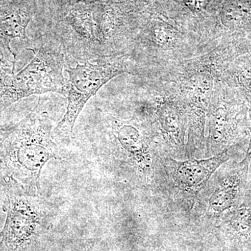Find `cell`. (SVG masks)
I'll list each match as a JSON object with an SVG mask.
<instances>
[{"instance_id": "cell-6", "label": "cell", "mask_w": 251, "mask_h": 251, "mask_svg": "<svg viewBox=\"0 0 251 251\" xmlns=\"http://www.w3.org/2000/svg\"><path fill=\"white\" fill-rule=\"evenodd\" d=\"M69 79L66 82L67 110L56 126L55 131L73 134L74 125L85 104L104 85L123 74L143 76V72L128 53L109 54L95 64L85 62L66 69Z\"/></svg>"}, {"instance_id": "cell-9", "label": "cell", "mask_w": 251, "mask_h": 251, "mask_svg": "<svg viewBox=\"0 0 251 251\" xmlns=\"http://www.w3.org/2000/svg\"><path fill=\"white\" fill-rule=\"evenodd\" d=\"M29 50L34 52V57L21 72L9 77L0 94V112L33 94H65L61 51L48 46Z\"/></svg>"}, {"instance_id": "cell-11", "label": "cell", "mask_w": 251, "mask_h": 251, "mask_svg": "<svg viewBox=\"0 0 251 251\" xmlns=\"http://www.w3.org/2000/svg\"><path fill=\"white\" fill-rule=\"evenodd\" d=\"M109 126L118 148L148 184L154 185V153L157 141L151 125L138 115L128 120L111 116Z\"/></svg>"}, {"instance_id": "cell-19", "label": "cell", "mask_w": 251, "mask_h": 251, "mask_svg": "<svg viewBox=\"0 0 251 251\" xmlns=\"http://www.w3.org/2000/svg\"><path fill=\"white\" fill-rule=\"evenodd\" d=\"M0 251H3L2 247H1V242H0Z\"/></svg>"}, {"instance_id": "cell-17", "label": "cell", "mask_w": 251, "mask_h": 251, "mask_svg": "<svg viewBox=\"0 0 251 251\" xmlns=\"http://www.w3.org/2000/svg\"><path fill=\"white\" fill-rule=\"evenodd\" d=\"M249 106V118L250 125H249V131H250V138H249V146H248L246 156L251 161V103H248Z\"/></svg>"}, {"instance_id": "cell-15", "label": "cell", "mask_w": 251, "mask_h": 251, "mask_svg": "<svg viewBox=\"0 0 251 251\" xmlns=\"http://www.w3.org/2000/svg\"><path fill=\"white\" fill-rule=\"evenodd\" d=\"M69 21L74 30L86 40L95 39L92 14L88 10H75L69 15Z\"/></svg>"}, {"instance_id": "cell-14", "label": "cell", "mask_w": 251, "mask_h": 251, "mask_svg": "<svg viewBox=\"0 0 251 251\" xmlns=\"http://www.w3.org/2000/svg\"><path fill=\"white\" fill-rule=\"evenodd\" d=\"M220 79L247 102L251 103V54L238 56L221 72Z\"/></svg>"}, {"instance_id": "cell-10", "label": "cell", "mask_w": 251, "mask_h": 251, "mask_svg": "<svg viewBox=\"0 0 251 251\" xmlns=\"http://www.w3.org/2000/svg\"><path fill=\"white\" fill-rule=\"evenodd\" d=\"M35 197L12 181H4L6 216L0 231L3 251H27L35 239L44 217Z\"/></svg>"}, {"instance_id": "cell-3", "label": "cell", "mask_w": 251, "mask_h": 251, "mask_svg": "<svg viewBox=\"0 0 251 251\" xmlns=\"http://www.w3.org/2000/svg\"><path fill=\"white\" fill-rule=\"evenodd\" d=\"M206 51L197 35L176 22L156 0L144 13L128 54L150 78Z\"/></svg>"}, {"instance_id": "cell-2", "label": "cell", "mask_w": 251, "mask_h": 251, "mask_svg": "<svg viewBox=\"0 0 251 251\" xmlns=\"http://www.w3.org/2000/svg\"><path fill=\"white\" fill-rule=\"evenodd\" d=\"M52 123L38 106L21 122L0 128V176L22 188L30 196L40 191L41 171L57 158L51 139Z\"/></svg>"}, {"instance_id": "cell-4", "label": "cell", "mask_w": 251, "mask_h": 251, "mask_svg": "<svg viewBox=\"0 0 251 251\" xmlns=\"http://www.w3.org/2000/svg\"><path fill=\"white\" fill-rule=\"evenodd\" d=\"M235 147L209 158L175 159L157 145L154 153V185L164 190L179 210L191 214L200 192L226 162L244 150Z\"/></svg>"}, {"instance_id": "cell-13", "label": "cell", "mask_w": 251, "mask_h": 251, "mask_svg": "<svg viewBox=\"0 0 251 251\" xmlns=\"http://www.w3.org/2000/svg\"><path fill=\"white\" fill-rule=\"evenodd\" d=\"M215 228L224 237L239 243L251 239V188L242 202L221 220Z\"/></svg>"}, {"instance_id": "cell-1", "label": "cell", "mask_w": 251, "mask_h": 251, "mask_svg": "<svg viewBox=\"0 0 251 251\" xmlns=\"http://www.w3.org/2000/svg\"><path fill=\"white\" fill-rule=\"evenodd\" d=\"M234 57L230 48L219 44L150 77L167 82L184 102L188 115L186 149L189 152L201 153L205 149L206 116L216 81Z\"/></svg>"}, {"instance_id": "cell-5", "label": "cell", "mask_w": 251, "mask_h": 251, "mask_svg": "<svg viewBox=\"0 0 251 251\" xmlns=\"http://www.w3.org/2000/svg\"><path fill=\"white\" fill-rule=\"evenodd\" d=\"M134 115L151 125L160 147L175 159H185L188 115L184 102L164 81L150 78Z\"/></svg>"}, {"instance_id": "cell-18", "label": "cell", "mask_w": 251, "mask_h": 251, "mask_svg": "<svg viewBox=\"0 0 251 251\" xmlns=\"http://www.w3.org/2000/svg\"><path fill=\"white\" fill-rule=\"evenodd\" d=\"M100 0H72L74 3H84V4H91V3L97 2Z\"/></svg>"}, {"instance_id": "cell-7", "label": "cell", "mask_w": 251, "mask_h": 251, "mask_svg": "<svg viewBox=\"0 0 251 251\" xmlns=\"http://www.w3.org/2000/svg\"><path fill=\"white\" fill-rule=\"evenodd\" d=\"M249 125L248 103L219 79L206 116L204 158L249 145Z\"/></svg>"}, {"instance_id": "cell-16", "label": "cell", "mask_w": 251, "mask_h": 251, "mask_svg": "<svg viewBox=\"0 0 251 251\" xmlns=\"http://www.w3.org/2000/svg\"><path fill=\"white\" fill-rule=\"evenodd\" d=\"M16 54L11 50L10 44L0 37V94L6 82L15 74Z\"/></svg>"}, {"instance_id": "cell-20", "label": "cell", "mask_w": 251, "mask_h": 251, "mask_svg": "<svg viewBox=\"0 0 251 251\" xmlns=\"http://www.w3.org/2000/svg\"><path fill=\"white\" fill-rule=\"evenodd\" d=\"M249 53H250L251 54V46H250V49H249Z\"/></svg>"}, {"instance_id": "cell-8", "label": "cell", "mask_w": 251, "mask_h": 251, "mask_svg": "<svg viewBox=\"0 0 251 251\" xmlns=\"http://www.w3.org/2000/svg\"><path fill=\"white\" fill-rule=\"evenodd\" d=\"M229 161L211 176L198 195L191 213L201 222L214 227L242 202L249 188L251 160L245 156L238 163H229Z\"/></svg>"}, {"instance_id": "cell-12", "label": "cell", "mask_w": 251, "mask_h": 251, "mask_svg": "<svg viewBox=\"0 0 251 251\" xmlns=\"http://www.w3.org/2000/svg\"><path fill=\"white\" fill-rule=\"evenodd\" d=\"M30 11L22 0H0V37L8 44L14 39H27Z\"/></svg>"}, {"instance_id": "cell-21", "label": "cell", "mask_w": 251, "mask_h": 251, "mask_svg": "<svg viewBox=\"0 0 251 251\" xmlns=\"http://www.w3.org/2000/svg\"><path fill=\"white\" fill-rule=\"evenodd\" d=\"M1 125H1V121H0V128H1Z\"/></svg>"}]
</instances>
